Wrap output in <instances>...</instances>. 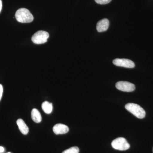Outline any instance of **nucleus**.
<instances>
[{
  "instance_id": "1",
  "label": "nucleus",
  "mask_w": 153,
  "mask_h": 153,
  "mask_svg": "<svg viewBox=\"0 0 153 153\" xmlns=\"http://www.w3.org/2000/svg\"><path fill=\"white\" fill-rule=\"evenodd\" d=\"M18 22L22 23H29L33 21L34 17L30 11L25 8L19 9L15 15Z\"/></svg>"
},
{
  "instance_id": "2",
  "label": "nucleus",
  "mask_w": 153,
  "mask_h": 153,
  "mask_svg": "<svg viewBox=\"0 0 153 153\" xmlns=\"http://www.w3.org/2000/svg\"><path fill=\"white\" fill-rule=\"evenodd\" d=\"M125 108L138 118H144L146 116V113L144 109L138 105L133 103H128L126 105Z\"/></svg>"
},
{
  "instance_id": "3",
  "label": "nucleus",
  "mask_w": 153,
  "mask_h": 153,
  "mask_svg": "<svg viewBox=\"0 0 153 153\" xmlns=\"http://www.w3.org/2000/svg\"><path fill=\"white\" fill-rule=\"evenodd\" d=\"M114 149L120 151H126L130 148V145L125 138L119 137L114 140L111 143Z\"/></svg>"
},
{
  "instance_id": "4",
  "label": "nucleus",
  "mask_w": 153,
  "mask_h": 153,
  "mask_svg": "<svg viewBox=\"0 0 153 153\" xmlns=\"http://www.w3.org/2000/svg\"><path fill=\"white\" fill-rule=\"evenodd\" d=\"M49 37V33L46 31H39L32 36V41L37 44H44L47 41Z\"/></svg>"
},
{
  "instance_id": "5",
  "label": "nucleus",
  "mask_w": 153,
  "mask_h": 153,
  "mask_svg": "<svg viewBox=\"0 0 153 153\" xmlns=\"http://www.w3.org/2000/svg\"><path fill=\"white\" fill-rule=\"evenodd\" d=\"M115 86L118 90L125 92H132L135 89L134 84L127 81H119L117 82Z\"/></svg>"
},
{
  "instance_id": "6",
  "label": "nucleus",
  "mask_w": 153,
  "mask_h": 153,
  "mask_svg": "<svg viewBox=\"0 0 153 153\" xmlns=\"http://www.w3.org/2000/svg\"><path fill=\"white\" fill-rule=\"evenodd\" d=\"M113 63L115 66L127 68H133L135 64L132 60L127 59L116 58L113 61Z\"/></svg>"
},
{
  "instance_id": "7",
  "label": "nucleus",
  "mask_w": 153,
  "mask_h": 153,
  "mask_svg": "<svg viewBox=\"0 0 153 153\" xmlns=\"http://www.w3.org/2000/svg\"><path fill=\"white\" fill-rule=\"evenodd\" d=\"M53 131L56 134H63L67 133L69 131V128L67 126L59 123L54 126Z\"/></svg>"
},
{
  "instance_id": "8",
  "label": "nucleus",
  "mask_w": 153,
  "mask_h": 153,
  "mask_svg": "<svg viewBox=\"0 0 153 153\" xmlns=\"http://www.w3.org/2000/svg\"><path fill=\"white\" fill-rule=\"evenodd\" d=\"M109 26V22L108 19H104L99 21L97 25V30L99 33L106 31Z\"/></svg>"
},
{
  "instance_id": "9",
  "label": "nucleus",
  "mask_w": 153,
  "mask_h": 153,
  "mask_svg": "<svg viewBox=\"0 0 153 153\" xmlns=\"http://www.w3.org/2000/svg\"><path fill=\"white\" fill-rule=\"evenodd\" d=\"M17 124L20 131L23 134H27L29 132V129L27 126L22 119H19L17 121Z\"/></svg>"
},
{
  "instance_id": "10",
  "label": "nucleus",
  "mask_w": 153,
  "mask_h": 153,
  "mask_svg": "<svg viewBox=\"0 0 153 153\" xmlns=\"http://www.w3.org/2000/svg\"><path fill=\"white\" fill-rule=\"evenodd\" d=\"M31 117L32 119L36 123H39L42 120L41 114L39 111L36 108H33L31 112Z\"/></svg>"
},
{
  "instance_id": "11",
  "label": "nucleus",
  "mask_w": 153,
  "mask_h": 153,
  "mask_svg": "<svg viewBox=\"0 0 153 153\" xmlns=\"http://www.w3.org/2000/svg\"><path fill=\"white\" fill-rule=\"evenodd\" d=\"M42 108L45 113L49 114L52 112L53 109L52 104L48 101L44 102L42 104Z\"/></svg>"
},
{
  "instance_id": "12",
  "label": "nucleus",
  "mask_w": 153,
  "mask_h": 153,
  "mask_svg": "<svg viewBox=\"0 0 153 153\" xmlns=\"http://www.w3.org/2000/svg\"><path fill=\"white\" fill-rule=\"evenodd\" d=\"M79 149L77 147H72L63 151L62 153H79Z\"/></svg>"
},
{
  "instance_id": "13",
  "label": "nucleus",
  "mask_w": 153,
  "mask_h": 153,
  "mask_svg": "<svg viewBox=\"0 0 153 153\" xmlns=\"http://www.w3.org/2000/svg\"><path fill=\"white\" fill-rule=\"evenodd\" d=\"M96 2L99 4H106L111 1V0H94Z\"/></svg>"
},
{
  "instance_id": "14",
  "label": "nucleus",
  "mask_w": 153,
  "mask_h": 153,
  "mask_svg": "<svg viewBox=\"0 0 153 153\" xmlns=\"http://www.w3.org/2000/svg\"><path fill=\"white\" fill-rule=\"evenodd\" d=\"M3 93V87L2 85L0 84V100H1V99L2 97V94Z\"/></svg>"
},
{
  "instance_id": "15",
  "label": "nucleus",
  "mask_w": 153,
  "mask_h": 153,
  "mask_svg": "<svg viewBox=\"0 0 153 153\" xmlns=\"http://www.w3.org/2000/svg\"><path fill=\"white\" fill-rule=\"evenodd\" d=\"M2 7V2L1 0H0V13L1 11Z\"/></svg>"
},
{
  "instance_id": "16",
  "label": "nucleus",
  "mask_w": 153,
  "mask_h": 153,
  "mask_svg": "<svg viewBox=\"0 0 153 153\" xmlns=\"http://www.w3.org/2000/svg\"><path fill=\"white\" fill-rule=\"evenodd\" d=\"M4 151V149L2 146H0V153H2Z\"/></svg>"
},
{
  "instance_id": "17",
  "label": "nucleus",
  "mask_w": 153,
  "mask_h": 153,
  "mask_svg": "<svg viewBox=\"0 0 153 153\" xmlns=\"http://www.w3.org/2000/svg\"><path fill=\"white\" fill-rule=\"evenodd\" d=\"M10 153V152H8V153Z\"/></svg>"
},
{
  "instance_id": "18",
  "label": "nucleus",
  "mask_w": 153,
  "mask_h": 153,
  "mask_svg": "<svg viewBox=\"0 0 153 153\" xmlns=\"http://www.w3.org/2000/svg\"></svg>"
}]
</instances>
